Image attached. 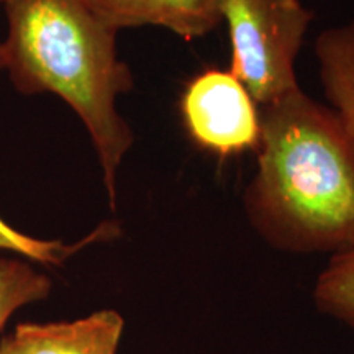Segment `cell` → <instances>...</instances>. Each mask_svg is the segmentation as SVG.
Masks as SVG:
<instances>
[{
  "instance_id": "11",
  "label": "cell",
  "mask_w": 354,
  "mask_h": 354,
  "mask_svg": "<svg viewBox=\"0 0 354 354\" xmlns=\"http://www.w3.org/2000/svg\"><path fill=\"white\" fill-rule=\"evenodd\" d=\"M0 354H12L10 351H8V348L3 344V342L0 343Z\"/></svg>"
},
{
  "instance_id": "2",
  "label": "cell",
  "mask_w": 354,
  "mask_h": 354,
  "mask_svg": "<svg viewBox=\"0 0 354 354\" xmlns=\"http://www.w3.org/2000/svg\"><path fill=\"white\" fill-rule=\"evenodd\" d=\"M3 41L13 86L24 94L61 97L87 128L99 158L110 207L123 158L135 141L118 113L117 97L133 74L117 55V32L84 0H12Z\"/></svg>"
},
{
  "instance_id": "5",
  "label": "cell",
  "mask_w": 354,
  "mask_h": 354,
  "mask_svg": "<svg viewBox=\"0 0 354 354\" xmlns=\"http://www.w3.org/2000/svg\"><path fill=\"white\" fill-rule=\"evenodd\" d=\"M123 318L100 310L76 322L20 323L2 339L12 354H117Z\"/></svg>"
},
{
  "instance_id": "6",
  "label": "cell",
  "mask_w": 354,
  "mask_h": 354,
  "mask_svg": "<svg viewBox=\"0 0 354 354\" xmlns=\"http://www.w3.org/2000/svg\"><path fill=\"white\" fill-rule=\"evenodd\" d=\"M227 0H84L115 30L162 26L184 39L202 38L223 21Z\"/></svg>"
},
{
  "instance_id": "10",
  "label": "cell",
  "mask_w": 354,
  "mask_h": 354,
  "mask_svg": "<svg viewBox=\"0 0 354 354\" xmlns=\"http://www.w3.org/2000/svg\"><path fill=\"white\" fill-rule=\"evenodd\" d=\"M6 50H3V44L0 43V69H6ZM107 234H112V232H110L109 225H104V227L95 230V233H92L91 236H87L82 243H77V245L73 246H66L59 241H43L37 240V238L26 236V234L17 232L15 228H12L10 225L0 218V250L13 251V253H19L33 261H38V263L46 264L63 263L69 254L77 251L82 245L99 240L100 236H107Z\"/></svg>"
},
{
  "instance_id": "1",
  "label": "cell",
  "mask_w": 354,
  "mask_h": 354,
  "mask_svg": "<svg viewBox=\"0 0 354 354\" xmlns=\"http://www.w3.org/2000/svg\"><path fill=\"white\" fill-rule=\"evenodd\" d=\"M263 109L245 190L256 233L292 253L354 250V145L338 115L302 88Z\"/></svg>"
},
{
  "instance_id": "9",
  "label": "cell",
  "mask_w": 354,
  "mask_h": 354,
  "mask_svg": "<svg viewBox=\"0 0 354 354\" xmlns=\"http://www.w3.org/2000/svg\"><path fill=\"white\" fill-rule=\"evenodd\" d=\"M51 281L19 259L0 258V330L12 313L26 304L46 299Z\"/></svg>"
},
{
  "instance_id": "4",
  "label": "cell",
  "mask_w": 354,
  "mask_h": 354,
  "mask_svg": "<svg viewBox=\"0 0 354 354\" xmlns=\"http://www.w3.org/2000/svg\"><path fill=\"white\" fill-rule=\"evenodd\" d=\"M183 115L192 140L218 156L258 149L261 117L256 102L232 71L210 69L189 82Z\"/></svg>"
},
{
  "instance_id": "12",
  "label": "cell",
  "mask_w": 354,
  "mask_h": 354,
  "mask_svg": "<svg viewBox=\"0 0 354 354\" xmlns=\"http://www.w3.org/2000/svg\"><path fill=\"white\" fill-rule=\"evenodd\" d=\"M8 2H12V0H0V3H3V6H7Z\"/></svg>"
},
{
  "instance_id": "7",
  "label": "cell",
  "mask_w": 354,
  "mask_h": 354,
  "mask_svg": "<svg viewBox=\"0 0 354 354\" xmlns=\"http://www.w3.org/2000/svg\"><path fill=\"white\" fill-rule=\"evenodd\" d=\"M323 92L354 145V21L325 30L315 41Z\"/></svg>"
},
{
  "instance_id": "3",
  "label": "cell",
  "mask_w": 354,
  "mask_h": 354,
  "mask_svg": "<svg viewBox=\"0 0 354 354\" xmlns=\"http://www.w3.org/2000/svg\"><path fill=\"white\" fill-rule=\"evenodd\" d=\"M302 0H227L232 73L253 100L269 105L297 91L295 61L312 24Z\"/></svg>"
},
{
  "instance_id": "8",
  "label": "cell",
  "mask_w": 354,
  "mask_h": 354,
  "mask_svg": "<svg viewBox=\"0 0 354 354\" xmlns=\"http://www.w3.org/2000/svg\"><path fill=\"white\" fill-rule=\"evenodd\" d=\"M313 299L320 312L354 328V250L331 256L317 279Z\"/></svg>"
}]
</instances>
